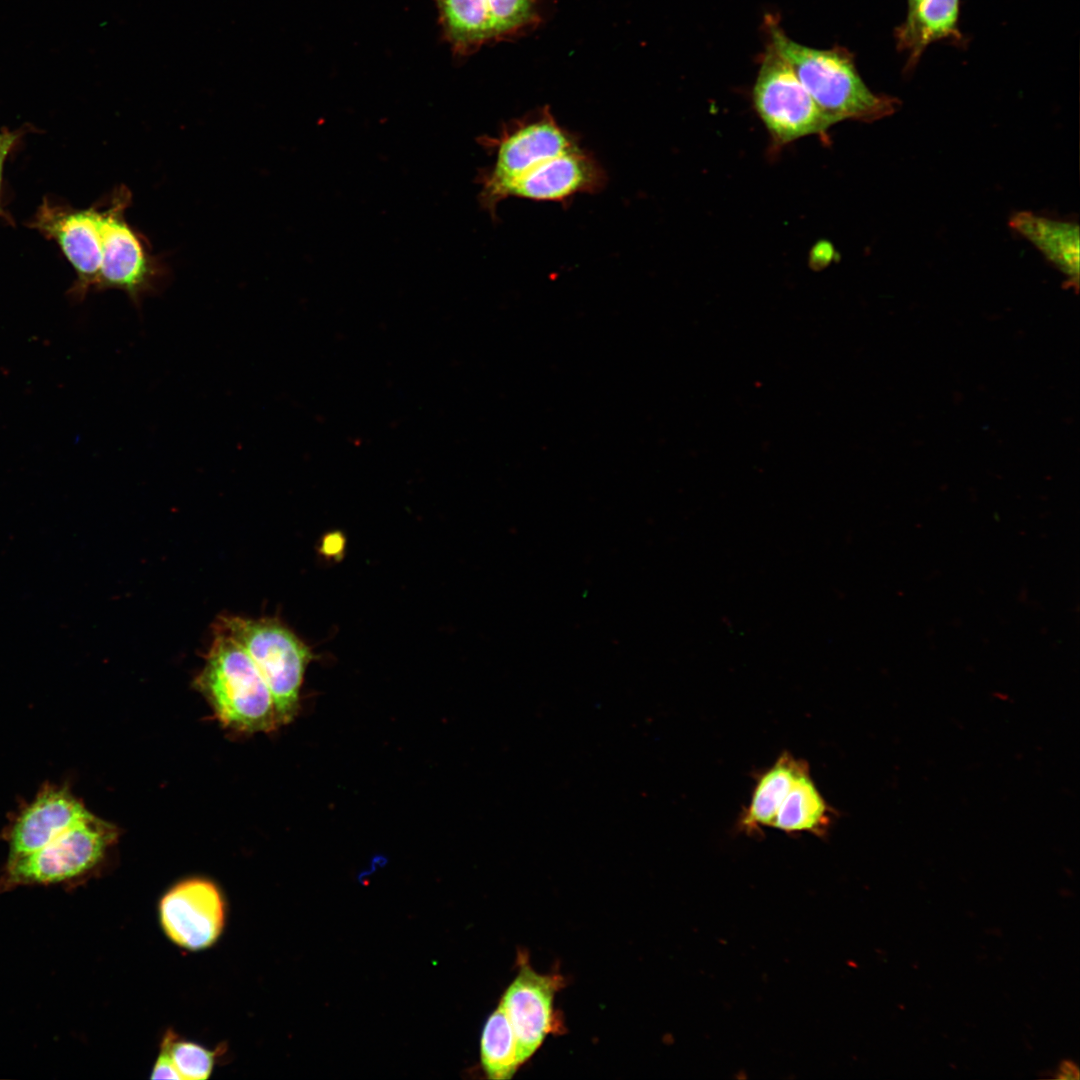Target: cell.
Returning a JSON list of instances; mask_svg holds the SVG:
<instances>
[{
  "label": "cell",
  "mask_w": 1080,
  "mask_h": 1080,
  "mask_svg": "<svg viewBox=\"0 0 1080 1080\" xmlns=\"http://www.w3.org/2000/svg\"><path fill=\"white\" fill-rule=\"evenodd\" d=\"M769 42L791 65L830 126L845 120L873 122L893 114L897 98L872 92L843 47L817 49L791 39L772 17Z\"/></svg>",
  "instance_id": "6da1fadb"
},
{
  "label": "cell",
  "mask_w": 1080,
  "mask_h": 1080,
  "mask_svg": "<svg viewBox=\"0 0 1080 1080\" xmlns=\"http://www.w3.org/2000/svg\"><path fill=\"white\" fill-rule=\"evenodd\" d=\"M194 684L226 728L258 733L281 726L273 697L258 668L241 644L216 625L205 664Z\"/></svg>",
  "instance_id": "7a4b0ae2"
},
{
  "label": "cell",
  "mask_w": 1080,
  "mask_h": 1080,
  "mask_svg": "<svg viewBox=\"0 0 1080 1080\" xmlns=\"http://www.w3.org/2000/svg\"><path fill=\"white\" fill-rule=\"evenodd\" d=\"M477 141L487 154L494 156V162L479 169L475 178L480 186V206L492 218L513 181L582 145L576 133L557 122L548 106L510 120L496 136L483 135Z\"/></svg>",
  "instance_id": "3957f363"
},
{
  "label": "cell",
  "mask_w": 1080,
  "mask_h": 1080,
  "mask_svg": "<svg viewBox=\"0 0 1080 1080\" xmlns=\"http://www.w3.org/2000/svg\"><path fill=\"white\" fill-rule=\"evenodd\" d=\"M118 835L115 825L91 813L43 847L7 857L0 892L86 880L103 866Z\"/></svg>",
  "instance_id": "277c9868"
},
{
  "label": "cell",
  "mask_w": 1080,
  "mask_h": 1080,
  "mask_svg": "<svg viewBox=\"0 0 1080 1080\" xmlns=\"http://www.w3.org/2000/svg\"><path fill=\"white\" fill-rule=\"evenodd\" d=\"M216 626L231 635L248 653L273 697L281 725L289 724L300 709V690L314 655L293 631L273 618L229 615Z\"/></svg>",
  "instance_id": "5b68a950"
},
{
  "label": "cell",
  "mask_w": 1080,
  "mask_h": 1080,
  "mask_svg": "<svg viewBox=\"0 0 1080 1080\" xmlns=\"http://www.w3.org/2000/svg\"><path fill=\"white\" fill-rule=\"evenodd\" d=\"M752 100L774 145L825 136L831 127L791 65L770 42L761 56Z\"/></svg>",
  "instance_id": "8992f818"
},
{
  "label": "cell",
  "mask_w": 1080,
  "mask_h": 1080,
  "mask_svg": "<svg viewBox=\"0 0 1080 1080\" xmlns=\"http://www.w3.org/2000/svg\"><path fill=\"white\" fill-rule=\"evenodd\" d=\"M111 200L101 211L102 262L96 288L121 290L140 309L144 297L159 291L166 271L125 220L128 189L120 187Z\"/></svg>",
  "instance_id": "52a82bcc"
},
{
  "label": "cell",
  "mask_w": 1080,
  "mask_h": 1080,
  "mask_svg": "<svg viewBox=\"0 0 1080 1080\" xmlns=\"http://www.w3.org/2000/svg\"><path fill=\"white\" fill-rule=\"evenodd\" d=\"M445 38L458 54L509 40L540 22L537 0H434Z\"/></svg>",
  "instance_id": "ba28073f"
},
{
  "label": "cell",
  "mask_w": 1080,
  "mask_h": 1080,
  "mask_svg": "<svg viewBox=\"0 0 1080 1080\" xmlns=\"http://www.w3.org/2000/svg\"><path fill=\"white\" fill-rule=\"evenodd\" d=\"M225 902L211 881L191 878L171 887L159 903L160 924L177 946L199 951L213 945L224 929Z\"/></svg>",
  "instance_id": "9c48e42d"
},
{
  "label": "cell",
  "mask_w": 1080,
  "mask_h": 1080,
  "mask_svg": "<svg viewBox=\"0 0 1080 1080\" xmlns=\"http://www.w3.org/2000/svg\"><path fill=\"white\" fill-rule=\"evenodd\" d=\"M90 814L69 785L43 784L32 800L23 803L9 817L2 830L8 857L43 847Z\"/></svg>",
  "instance_id": "30bf717a"
},
{
  "label": "cell",
  "mask_w": 1080,
  "mask_h": 1080,
  "mask_svg": "<svg viewBox=\"0 0 1080 1080\" xmlns=\"http://www.w3.org/2000/svg\"><path fill=\"white\" fill-rule=\"evenodd\" d=\"M101 211L95 207L72 209L44 201L32 227L55 240L73 266L77 281L73 297L81 300L98 282L102 262Z\"/></svg>",
  "instance_id": "8fae6325"
},
{
  "label": "cell",
  "mask_w": 1080,
  "mask_h": 1080,
  "mask_svg": "<svg viewBox=\"0 0 1080 1080\" xmlns=\"http://www.w3.org/2000/svg\"><path fill=\"white\" fill-rule=\"evenodd\" d=\"M564 984L559 975H543L522 962L517 976L506 989L500 1005L512 1026L520 1064H524L555 1030L553 1001Z\"/></svg>",
  "instance_id": "7c38bea8"
},
{
  "label": "cell",
  "mask_w": 1080,
  "mask_h": 1080,
  "mask_svg": "<svg viewBox=\"0 0 1080 1080\" xmlns=\"http://www.w3.org/2000/svg\"><path fill=\"white\" fill-rule=\"evenodd\" d=\"M607 174L583 145L556 157L545 168L519 179L506 193L510 197L540 202L568 203L578 194H594L605 188Z\"/></svg>",
  "instance_id": "4fadbf2b"
},
{
  "label": "cell",
  "mask_w": 1080,
  "mask_h": 1080,
  "mask_svg": "<svg viewBox=\"0 0 1080 1080\" xmlns=\"http://www.w3.org/2000/svg\"><path fill=\"white\" fill-rule=\"evenodd\" d=\"M960 0H918L895 31L898 50L907 54L906 70H912L926 48L940 40L961 41L958 28Z\"/></svg>",
  "instance_id": "5bb4252c"
},
{
  "label": "cell",
  "mask_w": 1080,
  "mask_h": 1080,
  "mask_svg": "<svg viewBox=\"0 0 1080 1080\" xmlns=\"http://www.w3.org/2000/svg\"><path fill=\"white\" fill-rule=\"evenodd\" d=\"M1009 225L1029 240L1068 280L1078 287L1079 226L1031 212L1016 213Z\"/></svg>",
  "instance_id": "9a60e30c"
},
{
  "label": "cell",
  "mask_w": 1080,
  "mask_h": 1080,
  "mask_svg": "<svg viewBox=\"0 0 1080 1080\" xmlns=\"http://www.w3.org/2000/svg\"><path fill=\"white\" fill-rule=\"evenodd\" d=\"M806 761L783 752L777 760L758 777L749 804L740 815L741 831L753 835L771 826L778 808L803 772L808 770Z\"/></svg>",
  "instance_id": "2e32d148"
},
{
  "label": "cell",
  "mask_w": 1080,
  "mask_h": 1080,
  "mask_svg": "<svg viewBox=\"0 0 1080 1080\" xmlns=\"http://www.w3.org/2000/svg\"><path fill=\"white\" fill-rule=\"evenodd\" d=\"M833 819L834 811L819 792L808 769L794 781L771 827L789 834L807 832L824 837L830 831Z\"/></svg>",
  "instance_id": "e0dca14e"
},
{
  "label": "cell",
  "mask_w": 1080,
  "mask_h": 1080,
  "mask_svg": "<svg viewBox=\"0 0 1080 1080\" xmlns=\"http://www.w3.org/2000/svg\"><path fill=\"white\" fill-rule=\"evenodd\" d=\"M480 1056L490 1079H510L521 1066L512 1026L500 1004L484 1024Z\"/></svg>",
  "instance_id": "ac0fdd59"
},
{
  "label": "cell",
  "mask_w": 1080,
  "mask_h": 1080,
  "mask_svg": "<svg viewBox=\"0 0 1080 1080\" xmlns=\"http://www.w3.org/2000/svg\"><path fill=\"white\" fill-rule=\"evenodd\" d=\"M160 1046L167 1051L180 1080L207 1079L223 1050V1047H218L211 1051L197 1043L180 1039L172 1030L166 1031Z\"/></svg>",
  "instance_id": "d6986e66"
},
{
  "label": "cell",
  "mask_w": 1080,
  "mask_h": 1080,
  "mask_svg": "<svg viewBox=\"0 0 1080 1080\" xmlns=\"http://www.w3.org/2000/svg\"><path fill=\"white\" fill-rule=\"evenodd\" d=\"M152 1079L180 1080L167 1051L160 1046V1052L152 1069Z\"/></svg>",
  "instance_id": "ffe728a7"
},
{
  "label": "cell",
  "mask_w": 1080,
  "mask_h": 1080,
  "mask_svg": "<svg viewBox=\"0 0 1080 1080\" xmlns=\"http://www.w3.org/2000/svg\"><path fill=\"white\" fill-rule=\"evenodd\" d=\"M1058 1077L1061 1079H1077L1079 1077L1078 1069L1074 1063L1065 1061L1060 1067V1075Z\"/></svg>",
  "instance_id": "44dd1931"
},
{
  "label": "cell",
  "mask_w": 1080,
  "mask_h": 1080,
  "mask_svg": "<svg viewBox=\"0 0 1080 1080\" xmlns=\"http://www.w3.org/2000/svg\"><path fill=\"white\" fill-rule=\"evenodd\" d=\"M17 138L18 135L16 132L5 131L0 133V151L5 149L11 150Z\"/></svg>",
  "instance_id": "7402d4cb"
},
{
  "label": "cell",
  "mask_w": 1080,
  "mask_h": 1080,
  "mask_svg": "<svg viewBox=\"0 0 1080 1080\" xmlns=\"http://www.w3.org/2000/svg\"><path fill=\"white\" fill-rule=\"evenodd\" d=\"M9 152H10V150H8V149L0 151V192H1V181H2L3 166H4L5 159H6L7 155L9 154ZM1 216H3V210H2V207H1V199H0V217Z\"/></svg>",
  "instance_id": "603a6c76"
},
{
  "label": "cell",
  "mask_w": 1080,
  "mask_h": 1080,
  "mask_svg": "<svg viewBox=\"0 0 1080 1080\" xmlns=\"http://www.w3.org/2000/svg\"><path fill=\"white\" fill-rule=\"evenodd\" d=\"M917 2L918 0H908V9L915 5Z\"/></svg>",
  "instance_id": "cb8c5ba5"
}]
</instances>
